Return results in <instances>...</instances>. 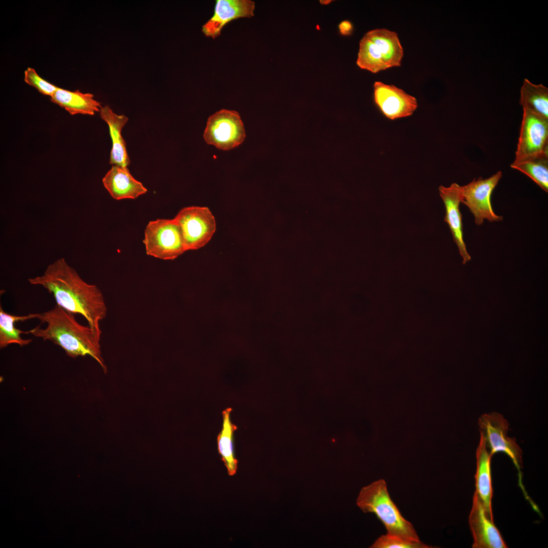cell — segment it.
<instances>
[{
  "label": "cell",
  "mask_w": 548,
  "mask_h": 548,
  "mask_svg": "<svg viewBox=\"0 0 548 548\" xmlns=\"http://www.w3.org/2000/svg\"><path fill=\"white\" fill-rule=\"evenodd\" d=\"M29 283L45 288L56 304L74 314H80L88 325L101 333L99 322L107 315L104 295L94 284L84 281L77 271L63 258L50 264L43 275L28 279Z\"/></svg>",
  "instance_id": "6da1fadb"
},
{
  "label": "cell",
  "mask_w": 548,
  "mask_h": 548,
  "mask_svg": "<svg viewBox=\"0 0 548 548\" xmlns=\"http://www.w3.org/2000/svg\"><path fill=\"white\" fill-rule=\"evenodd\" d=\"M36 319L45 328L39 325L27 331L28 334L49 340L60 347L66 355L76 358L90 356L107 371L100 350V336L89 325L83 326L76 320L74 314L56 304L47 311L37 313Z\"/></svg>",
  "instance_id": "7a4b0ae2"
},
{
  "label": "cell",
  "mask_w": 548,
  "mask_h": 548,
  "mask_svg": "<svg viewBox=\"0 0 548 548\" xmlns=\"http://www.w3.org/2000/svg\"><path fill=\"white\" fill-rule=\"evenodd\" d=\"M357 504L364 512L375 514L385 527L387 534L409 542L421 541L413 525L404 518L392 500L383 479L363 487Z\"/></svg>",
  "instance_id": "3957f363"
},
{
  "label": "cell",
  "mask_w": 548,
  "mask_h": 548,
  "mask_svg": "<svg viewBox=\"0 0 548 548\" xmlns=\"http://www.w3.org/2000/svg\"><path fill=\"white\" fill-rule=\"evenodd\" d=\"M403 49L397 33L385 28L368 31L361 39L357 64L375 73L400 65Z\"/></svg>",
  "instance_id": "277c9868"
},
{
  "label": "cell",
  "mask_w": 548,
  "mask_h": 548,
  "mask_svg": "<svg viewBox=\"0 0 548 548\" xmlns=\"http://www.w3.org/2000/svg\"><path fill=\"white\" fill-rule=\"evenodd\" d=\"M146 254L162 260H174L186 251L181 228L175 218L148 222L143 240Z\"/></svg>",
  "instance_id": "5b68a950"
},
{
  "label": "cell",
  "mask_w": 548,
  "mask_h": 548,
  "mask_svg": "<svg viewBox=\"0 0 548 548\" xmlns=\"http://www.w3.org/2000/svg\"><path fill=\"white\" fill-rule=\"evenodd\" d=\"M509 423L501 414L493 412L481 415L478 420L480 433L485 438L487 448L493 456L495 453H503L512 460L518 471L519 484L527 498L522 484V451L513 438L507 435Z\"/></svg>",
  "instance_id": "8992f818"
},
{
  "label": "cell",
  "mask_w": 548,
  "mask_h": 548,
  "mask_svg": "<svg viewBox=\"0 0 548 548\" xmlns=\"http://www.w3.org/2000/svg\"><path fill=\"white\" fill-rule=\"evenodd\" d=\"M174 218L181 228L186 251L204 247L216 229L215 217L208 207H185Z\"/></svg>",
  "instance_id": "52a82bcc"
},
{
  "label": "cell",
  "mask_w": 548,
  "mask_h": 548,
  "mask_svg": "<svg viewBox=\"0 0 548 548\" xmlns=\"http://www.w3.org/2000/svg\"><path fill=\"white\" fill-rule=\"evenodd\" d=\"M245 136L239 114L226 109H222L209 117L203 133L208 144L222 150L237 147L244 142Z\"/></svg>",
  "instance_id": "ba28073f"
},
{
  "label": "cell",
  "mask_w": 548,
  "mask_h": 548,
  "mask_svg": "<svg viewBox=\"0 0 548 548\" xmlns=\"http://www.w3.org/2000/svg\"><path fill=\"white\" fill-rule=\"evenodd\" d=\"M502 176L499 171L488 178H475L468 184L461 186V202L473 214L476 225H482L484 220L491 222L503 220L502 216L494 212L491 201L492 193Z\"/></svg>",
  "instance_id": "9c48e42d"
},
{
  "label": "cell",
  "mask_w": 548,
  "mask_h": 548,
  "mask_svg": "<svg viewBox=\"0 0 548 548\" xmlns=\"http://www.w3.org/2000/svg\"><path fill=\"white\" fill-rule=\"evenodd\" d=\"M548 154V119L523 110L513 163Z\"/></svg>",
  "instance_id": "30bf717a"
},
{
  "label": "cell",
  "mask_w": 548,
  "mask_h": 548,
  "mask_svg": "<svg viewBox=\"0 0 548 548\" xmlns=\"http://www.w3.org/2000/svg\"><path fill=\"white\" fill-rule=\"evenodd\" d=\"M374 101L382 113L394 120L412 115L418 107L416 98L393 85L375 82Z\"/></svg>",
  "instance_id": "8fae6325"
},
{
  "label": "cell",
  "mask_w": 548,
  "mask_h": 548,
  "mask_svg": "<svg viewBox=\"0 0 548 548\" xmlns=\"http://www.w3.org/2000/svg\"><path fill=\"white\" fill-rule=\"evenodd\" d=\"M473 548H506L499 530L487 516L482 501L475 492L469 516Z\"/></svg>",
  "instance_id": "7c38bea8"
},
{
  "label": "cell",
  "mask_w": 548,
  "mask_h": 548,
  "mask_svg": "<svg viewBox=\"0 0 548 548\" xmlns=\"http://www.w3.org/2000/svg\"><path fill=\"white\" fill-rule=\"evenodd\" d=\"M438 190L446 209L444 220L450 229L453 240L462 258V263L465 264L471 260V256L463 239L462 214L459 209L462 200L461 186L456 183L449 187L440 185Z\"/></svg>",
  "instance_id": "4fadbf2b"
},
{
  "label": "cell",
  "mask_w": 548,
  "mask_h": 548,
  "mask_svg": "<svg viewBox=\"0 0 548 548\" xmlns=\"http://www.w3.org/2000/svg\"><path fill=\"white\" fill-rule=\"evenodd\" d=\"M255 6V2L251 0H217L214 15L203 25L202 32L214 39L232 20L253 16Z\"/></svg>",
  "instance_id": "5bb4252c"
},
{
  "label": "cell",
  "mask_w": 548,
  "mask_h": 548,
  "mask_svg": "<svg viewBox=\"0 0 548 548\" xmlns=\"http://www.w3.org/2000/svg\"><path fill=\"white\" fill-rule=\"evenodd\" d=\"M103 185L115 199H136L147 189L131 175L127 166L112 165L102 180Z\"/></svg>",
  "instance_id": "9a60e30c"
},
{
  "label": "cell",
  "mask_w": 548,
  "mask_h": 548,
  "mask_svg": "<svg viewBox=\"0 0 548 548\" xmlns=\"http://www.w3.org/2000/svg\"><path fill=\"white\" fill-rule=\"evenodd\" d=\"M490 454L484 436L480 433L479 444L476 451V470L475 474V492L482 501L488 517L493 522L492 508L493 490L491 475Z\"/></svg>",
  "instance_id": "2e32d148"
},
{
  "label": "cell",
  "mask_w": 548,
  "mask_h": 548,
  "mask_svg": "<svg viewBox=\"0 0 548 548\" xmlns=\"http://www.w3.org/2000/svg\"><path fill=\"white\" fill-rule=\"evenodd\" d=\"M100 118L108 124L112 147L110 152L109 163L112 165H117L128 166L130 159L127 153L126 143L121 135L123 127L128 121L124 115H118L114 113L109 106L101 107L99 111Z\"/></svg>",
  "instance_id": "e0dca14e"
},
{
  "label": "cell",
  "mask_w": 548,
  "mask_h": 548,
  "mask_svg": "<svg viewBox=\"0 0 548 548\" xmlns=\"http://www.w3.org/2000/svg\"><path fill=\"white\" fill-rule=\"evenodd\" d=\"M93 94L79 90L70 91L58 87L50 97L51 101L64 109L71 115H94L99 112L101 106L94 99Z\"/></svg>",
  "instance_id": "ac0fdd59"
},
{
  "label": "cell",
  "mask_w": 548,
  "mask_h": 548,
  "mask_svg": "<svg viewBox=\"0 0 548 548\" xmlns=\"http://www.w3.org/2000/svg\"><path fill=\"white\" fill-rule=\"evenodd\" d=\"M231 410L232 408L228 407L222 412V428L217 436L218 452L230 476L235 474L238 463L233 446V434L237 427L231 421Z\"/></svg>",
  "instance_id": "d6986e66"
},
{
  "label": "cell",
  "mask_w": 548,
  "mask_h": 548,
  "mask_svg": "<svg viewBox=\"0 0 548 548\" xmlns=\"http://www.w3.org/2000/svg\"><path fill=\"white\" fill-rule=\"evenodd\" d=\"M520 104L523 109L548 119V88L525 79L520 91Z\"/></svg>",
  "instance_id": "ffe728a7"
},
{
  "label": "cell",
  "mask_w": 548,
  "mask_h": 548,
  "mask_svg": "<svg viewBox=\"0 0 548 548\" xmlns=\"http://www.w3.org/2000/svg\"><path fill=\"white\" fill-rule=\"evenodd\" d=\"M37 313L29 314L25 316H14L7 314L0 305V348L4 349L10 344H16L20 347L29 345L31 339H23L20 335L28 334L17 329L15 326L17 322H23L27 320L36 319Z\"/></svg>",
  "instance_id": "44dd1931"
},
{
  "label": "cell",
  "mask_w": 548,
  "mask_h": 548,
  "mask_svg": "<svg viewBox=\"0 0 548 548\" xmlns=\"http://www.w3.org/2000/svg\"><path fill=\"white\" fill-rule=\"evenodd\" d=\"M525 174L548 192V154H542L510 165Z\"/></svg>",
  "instance_id": "7402d4cb"
},
{
  "label": "cell",
  "mask_w": 548,
  "mask_h": 548,
  "mask_svg": "<svg viewBox=\"0 0 548 548\" xmlns=\"http://www.w3.org/2000/svg\"><path fill=\"white\" fill-rule=\"evenodd\" d=\"M371 548H428L422 541L412 542L387 534L379 537L371 545Z\"/></svg>",
  "instance_id": "603a6c76"
},
{
  "label": "cell",
  "mask_w": 548,
  "mask_h": 548,
  "mask_svg": "<svg viewBox=\"0 0 548 548\" xmlns=\"http://www.w3.org/2000/svg\"><path fill=\"white\" fill-rule=\"evenodd\" d=\"M24 80L28 85L35 87L41 93L52 96L58 87L42 78L31 67H28L24 71Z\"/></svg>",
  "instance_id": "cb8c5ba5"
},
{
  "label": "cell",
  "mask_w": 548,
  "mask_h": 548,
  "mask_svg": "<svg viewBox=\"0 0 548 548\" xmlns=\"http://www.w3.org/2000/svg\"><path fill=\"white\" fill-rule=\"evenodd\" d=\"M338 28L341 35H349L352 31L353 26L350 21L345 20L339 23Z\"/></svg>",
  "instance_id": "d4e9b609"
},
{
  "label": "cell",
  "mask_w": 548,
  "mask_h": 548,
  "mask_svg": "<svg viewBox=\"0 0 548 548\" xmlns=\"http://www.w3.org/2000/svg\"><path fill=\"white\" fill-rule=\"evenodd\" d=\"M331 2H332V1H330V0H325V1L324 0V1L321 0V1H320V3L321 4H322V5H328L329 3H330Z\"/></svg>",
  "instance_id": "484cf974"
}]
</instances>
